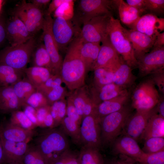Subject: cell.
Masks as SVG:
<instances>
[{"label":"cell","mask_w":164,"mask_h":164,"mask_svg":"<svg viewBox=\"0 0 164 164\" xmlns=\"http://www.w3.org/2000/svg\"><path fill=\"white\" fill-rule=\"evenodd\" d=\"M80 41L79 36L68 46L60 73L63 81L71 90L83 85L87 70L79 53Z\"/></svg>","instance_id":"6da1fadb"},{"label":"cell","mask_w":164,"mask_h":164,"mask_svg":"<svg viewBox=\"0 0 164 164\" xmlns=\"http://www.w3.org/2000/svg\"><path fill=\"white\" fill-rule=\"evenodd\" d=\"M34 145L47 164H53L65 152L69 149L67 136L59 128H46L38 134Z\"/></svg>","instance_id":"7a4b0ae2"},{"label":"cell","mask_w":164,"mask_h":164,"mask_svg":"<svg viewBox=\"0 0 164 164\" xmlns=\"http://www.w3.org/2000/svg\"><path fill=\"white\" fill-rule=\"evenodd\" d=\"M127 30L120 20L110 16L107 27L110 42L123 61L132 69L138 67V62Z\"/></svg>","instance_id":"3957f363"},{"label":"cell","mask_w":164,"mask_h":164,"mask_svg":"<svg viewBox=\"0 0 164 164\" xmlns=\"http://www.w3.org/2000/svg\"><path fill=\"white\" fill-rule=\"evenodd\" d=\"M116 8L115 0H80L77 1L72 20L80 27L91 19L113 15Z\"/></svg>","instance_id":"277c9868"},{"label":"cell","mask_w":164,"mask_h":164,"mask_svg":"<svg viewBox=\"0 0 164 164\" xmlns=\"http://www.w3.org/2000/svg\"><path fill=\"white\" fill-rule=\"evenodd\" d=\"M132 114L131 108L126 105L121 110L100 118L102 146L112 145Z\"/></svg>","instance_id":"5b68a950"},{"label":"cell","mask_w":164,"mask_h":164,"mask_svg":"<svg viewBox=\"0 0 164 164\" xmlns=\"http://www.w3.org/2000/svg\"><path fill=\"white\" fill-rule=\"evenodd\" d=\"M36 45L35 39L33 37L24 43L6 47L0 50V64L24 71Z\"/></svg>","instance_id":"8992f818"},{"label":"cell","mask_w":164,"mask_h":164,"mask_svg":"<svg viewBox=\"0 0 164 164\" xmlns=\"http://www.w3.org/2000/svg\"><path fill=\"white\" fill-rule=\"evenodd\" d=\"M155 85L150 78L139 83L133 91L132 107L136 111H149L157 105L160 96Z\"/></svg>","instance_id":"52a82bcc"},{"label":"cell","mask_w":164,"mask_h":164,"mask_svg":"<svg viewBox=\"0 0 164 164\" xmlns=\"http://www.w3.org/2000/svg\"><path fill=\"white\" fill-rule=\"evenodd\" d=\"M13 14L21 20L32 36L42 29L45 12L32 3L22 1L16 6Z\"/></svg>","instance_id":"ba28073f"},{"label":"cell","mask_w":164,"mask_h":164,"mask_svg":"<svg viewBox=\"0 0 164 164\" xmlns=\"http://www.w3.org/2000/svg\"><path fill=\"white\" fill-rule=\"evenodd\" d=\"M81 29L71 19L68 20L60 16L53 19L52 32L59 50H67L70 44L79 36Z\"/></svg>","instance_id":"9c48e42d"},{"label":"cell","mask_w":164,"mask_h":164,"mask_svg":"<svg viewBox=\"0 0 164 164\" xmlns=\"http://www.w3.org/2000/svg\"><path fill=\"white\" fill-rule=\"evenodd\" d=\"M105 15L93 18L84 23L79 34L83 41L100 43L108 35L107 27L110 17Z\"/></svg>","instance_id":"30bf717a"},{"label":"cell","mask_w":164,"mask_h":164,"mask_svg":"<svg viewBox=\"0 0 164 164\" xmlns=\"http://www.w3.org/2000/svg\"><path fill=\"white\" fill-rule=\"evenodd\" d=\"M80 129L82 146L99 150L102 146L100 119L93 114L84 117Z\"/></svg>","instance_id":"8fae6325"},{"label":"cell","mask_w":164,"mask_h":164,"mask_svg":"<svg viewBox=\"0 0 164 164\" xmlns=\"http://www.w3.org/2000/svg\"><path fill=\"white\" fill-rule=\"evenodd\" d=\"M53 19L51 15L45 13L42 38L43 43L50 57L54 73L60 74L63 60L52 33L51 26Z\"/></svg>","instance_id":"7c38bea8"},{"label":"cell","mask_w":164,"mask_h":164,"mask_svg":"<svg viewBox=\"0 0 164 164\" xmlns=\"http://www.w3.org/2000/svg\"><path fill=\"white\" fill-rule=\"evenodd\" d=\"M156 112H157L155 108L147 112L136 111L130 116L126 121L122 130L124 134L137 141L141 139L149 118Z\"/></svg>","instance_id":"4fadbf2b"},{"label":"cell","mask_w":164,"mask_h":164,"mask_svg":"<svg viewBox=\"0 0 164 164\" xmlns=\"http://www.w3.org/2000/svg\"><path fill=\"white\" fill-rule=\"evenodd\" d=\"M137 61L139 74L142 77L164 68V47L152 49Z\"/></svg>","instance_id":"5bb4252c"},{"label":"cell","mask_w":164,"mask_h":164,"mask_svg":"<svg viewBox=\"0 0 164 164\" xmlns=\"http://www.w3.org/2000/svg\"><path fill=\"white\" fill-rule=\"evenodd\" d=\"M6 38L11 46L24 43L33 37L23 22L14 15L6 21Z\"/></svg>","instance_id":"9a60e30c"},{"label":"cell","mask_w":164,"mask_h":164,"mask_svg":"<svg viewBox=\"0 0 164 164\" xmlns=\"http://www.w3.org/2000/svg\"><path fill=\"white\" fill-rule=\"evenodd\" d=\"M101 43L102 44L93 70L103 67L114 71L122 59L111 45L108 36Z\"/></svg>","instance_id":"2e32d148"},{"label":"cell","mask_w":164,"mask_h":164,"mask_svg":"<svg viewBox=\"0 0 164 164\" xmlns=\"http://www.w3.org/2000/svg\"><path fill=\"white\" fill-rule=\"evenodd\" d=\"M135 30L152 37L156 38L164 30V19L148 13L141 16L131 27Z\"/></svg>","instance_id":"e0dca14e"},{"label":"cell","mask_w":164,"mask_h":164,"mask_svg":"<svg viewBox=\"0 0 164 164\" xmlns=\"http://www.w3.org/2000/svg\"><path fill=\"white\" fill-rule=\"evenodd\" d=\"M111 145L114 154L125 155L133 160L139 157L144 153L137 141L124 134L116 138Z\"/></svg>","instance_id":"ac0fdd59"},{"label":"cell","mask_w":164,"mask_h":164,"mask_svg":"<svg viewBox=\"0 0 164 164\" xmlns=\"http://www.w3.org/2000/svg\"><path fill=\"white\" fill-rule=\"evenodd\" d=\"M127 32L135 57L138 60L152 48L156 37H152L131 29H127Z\"/></svg>","instance_id":"d6986e66"},{"label":"cell","mask_w":164,"mask_h":164,"mask_svg":"<svg viewBox=\"0 0 164 164\" xmlns=\"http://www.w3.org/2000/svg\"><path fill=\"white\" fill-rule=\"evenodd\" d=\"M34 130L26 129L10 123L3 125L1 137L5 140L17 142H29L36 134Z\"/></svg>","instance_id":"ffe728a7"},{"label":"cell","mask_w":164,"mask_h":164,"mask_svg":"<svg viewBox=\"0 0 164 164\" xmlns=\"http://www.w3.org/2000/svg\"><path fill=\"white\" fill-rule=\"evenodd\" d=\"M22 104L11 86L0 87V111L3 114L11 113L20 110Z\"/></svg>","instance_id":"44dd1931"},{"label":"cell","mask_w":164,"mask_h":164,"mask_svg":"<svg viewBox=\"0 0 164 164\" xmlns=\"http://www.w3.org/2000/svg\"><path fill=\"white\" fill-rule=\"evenodd\" d=\"M130 97L128 92L109 100L102 101L97 105L93 114L100 119L117 111L126 105Z\"/></svg>","instance_id":"7402d4cb"},{"label":"cell","mask_w":164,"mask_h":164,"mask_svg":"<svg viewBox=\"0 0 164 164\" xmlns=\"http://www.w3.org/2000/svg\"><path fill=\"white\" fill-rule=\"evenodd\" d=\"M1 140L5 164L13 162H19L29 147V142H13L2 138Z\"/></svg>","instance_id":"603a6c76"},{"label":"cell","mask_w":164,"mask_h":164,"mask_svg":"<svg viewBox=\"0 0 164 164\" xmlns=\"http://www.w3.org/2000/svg\"><path fill=\"white\" fill-rule=\"evenodd\" d=\"M136 79L132 72L131 68L122 59L114 71L113 83L127 89L134 84Z\"/></svg>","instance_id":"cb8c5ba5"},{"label":"cell","mask_w":164,"mask_h":164,"mask_svg":"<svg viewBox=\"0 0 164 164\" xmlns=\"http://www.w3.org/2000/svg\"><path fill=\"white\" fill-rule=\"evenodd\" d=\"M115 1L120 21L131 28L142 14L123 0H115Z\"/></svg>","instance_id":"d4e9b609"},{"label":"cell","mask_w":164,"mask_h":164,"mask_svg":"<svg viewBox=\"0 0 164 164\" xmlns=\"http://www.w3.org/2000/svg\"><path fill=\"white\" fill-rule=\"evenodd\" d=\"M80 39L79 53L81 57L87 70L93 69L100 48V43L85 42Z\"/></svg>","instance_id":"484cf974"},{"label":"cell","mask_w":164,"mask_h":164,"mask_svg":"<svg viewBox=\"0 0 164 164\" xmlns=\"http://www.w3.org/2000/svg\"><path fill=\"white\" fill-rule=\"evenodd\" d=\"M154 137L164 138V118L157 112L149 118L141 139L145 140Z\"/></svg>","instance_id":"4316f807"},{"label":"cell","mask_w":164,"mask_h":164,"mask_svg":"<svg viewBox=\"0 0 164 164\" xmlns=\"http://www.w3.org/2000/svg\"><path fill=\"white\" fill-rule=\"evenodd\" d=\"M26 77L36 89L45 83L54 74L51 70L46 68L30 67L24 71Z\"/></svg>","instance_id":"83f0119b"},{"label":"cell","mask_w":164,"mask_h":164,"mask_svg":"<svg viewBox=\"0 0 164 164\" xmlns=\"http://www.w3.org/2000/svg\"><path fill=\"white\" fill-rule=\"evenodd\" d=\"M29 62L31 63V67L47 68L52 70L54 73L50 57L43 43L36 45Z\"/></svg>","instance_id":"f1b7e54d"},{"label":"cell","mask_w":164,"mask_h":164,"mask_svg":"<svg viewBox=\"0 0 164 164\" xmlns=\"http://www.w3.org/2000/svg\"><path fill=\"white\" fill-rule=\"evenodd\" d=\"M24 71L0 64V87L11 86L22 79Z\"/></svg>","instance_id":"f546056e"},{"label":"cell","mask_w":164,"mask_h":164,"mask_svg":"<svg viewBox=\"0 0 164 164\" xmlns=\"http://www.w3.org/2000/svg\"><path fill=\"white\" fill-rule=\"evenodd\" d=\"M59 128L66 136H70L75 144L81 145L80 125L73 120L65 116Z\"/></svg>","instance_id":"4dcf8cb0"},{"label":"cell","mask_w":164,"mask_h":164,"mask_svg":"<svg viewBox=\"0 0 164 164\" xmlns=\"http://www.w3.org/2000/svg\"><path fill=\"white\" fill-rule=\"evenodd\" d=\"M97 149L82 146L78 154L79 164H104L102 155Z\"/></svg>","instance_id":"1f68e13d"},{"label":"cell","mask_w":164,"mask_h":164,"mask_svg":"<svg viewBox=\"0 0 164 164\" xmlns=\"http://www.w3.org/2000/svg\"><path fill=\"white\" fill-rule=\"evenodd\" d=\"M22 106L29 97L36 89L26 77L11 85Z\"/></svg>","instance_id":"d6a6232c"},{"label":"cell","mask_w":164,"mask_h":164,"mask_svg":"<svg viewBox=\"0 0 164 164\" xmlns=\"http://www.w3.org/2000/svg\"><path fill=\"white\" fill-rule=\"evenodd\" d=\"M21 164H47L40 152L34 145H29L20 162Z\"/></svg>","instance_id":"836d02e7"},{"label":"cell","mask_w":164,"mask_h":164,"mask_svg":"<svg viewBox=\"0 0 164 164\" xmlns=\"http://www.w3.org/2000/svg\"><path fill=\"white\" fill-rule=\"evenodd\" d=\"M11 114L9 121L12 124L29 130H34L36 127L23 111L18 110L13 112Z\"/></svg>","instance_id":"e575fe53"},{"label":"cell","mask_w":164,"mask_h":164,"mask_svg":"<svg viewBox=\"0 0 164 164\" xmlns=\"http://www.w3.org/2000/svg\"><path fill=\"white\" fill-rule=\"evenodd\" d=\"M66 107L64 101L60 100L54 102L50 105V112L54 121V128L60 126L66 116Z\"/></svg>","instance_id":"d590c367"},{"label":"cell","mask_w":164,"mask_h":164,"mask_svg":"<svg viewBox=\"0 0 164 164\" xmlns=\"http://www.w3.org/2000/svg\"><path fill=\"white\" fill-rule=\"evenodd\" d=\"M94 70V79L97 88L113 83V70L103 67Z\"/></svg>","instance_id":"8d00e7d4"},{"label":"cell","mask_w":164,"mask_h":164,"mask_svg":"<svg viewBox=\"0 0 164 164\" xmlns=\"http://www.w3.org/2000/svg\"><path fill=\"white\" fill-rule=\"evenodd\" d=\"M142 150L146 153L150 154L164 150V138L154 137L145 140Z\"/></svg>","instance_id":"74e56055"},{"label":"cell","mask_w":164,"mask_h":164,"mask_svg":"<svg viewBox=\"0 0 164 164\" xmlns=\"http://www.w3.org/2000/svg\"><path fill=\"white\" fill-rule=\"evenodd\" d=\"M134 160L140 164H164V150L150 154L144 152Z\"/></svg>","instance_id":"f35d334b"},{"label":"cell","mask_w":164,"mask_h":164,"mask_svg":"<svg viewBox=\"0 0 164 164\" xmlns=\"http://www.w3.org/2000/svg\"><path fill=\"white\" fill-rule=\"evenodd\" d=\"M129 92L127 89L120 87L114 90L100 91H98L97 99L96 103L97 104L101 102L109 100L118 96L125 94Z\"/></svg>","instance_id":"ab89813d"},{"label":"cell","mask_w":164,"mask_h":164,"mask_svg":"<svg viewBox=\"0 0 164 164\" xmlns=\"http://www.w3.org/2000/svg\"><path fill=\"white\" fill-rule=\"evenodd\" d=\"M25 104H28L35 109L49 105L46 96L37 90L29 97Z\"/></svg>","instance_id":"60d3db41"},{"label":"cell","mask_w":164,"mask_h":164,"mask_svg":"<svg viewBox=\"0 0 164 164\" xmlns=\"http://www.w3.org/2000/svg\"><path fill=\"white\" fill-rule=\"evenodd\" d=\"M62 82L61 77L59 74H53L45 83L38 87L36 90L45 95L53 88L61 86Z\"/></svg>","instance_id":"b9f144b4"},{"label":"cell","mask_w":164,"mask_h":164,"mask_svg":"<svg viewBox=\"0 0 164 164\" xmlns=\"http://www.w3.org/2000/svg\"><path fill=\"white\" fill-rule=\"evenodd\" d=\"M145 12L156 15L164 13V0H145Z\"/></svg>","instance_id":"7bdbcfd3"},{"label":"cell","mask_w":164,"mask_h":164,"mask_svg":"<svg viewBox=\"0 0 164 164\" xmlns=\"http://www.w3.org/2000/svg\"><path fill=\"white\" fill-rule=\"evenodd\" d=\"M73 2V0H70L60 6L54 12V17L60 16L68 20L71 19L74 13L72 11Z\"/></svg>","instance_id":"ee69618b"},{"label":"cell","mask_w":164,"mask_h":164,"mask_svg":"<svg viewBox=\"0 0 164 164\" xmlns=\"http://www.w3.org/2000/svg\"><path fill=\"white\" fill-rule=\"evenodd\" d=\"M78 154L69 149L63 153L53 164H79Z\"/></svg>","instance_id":"f6af8a7d"},{"label":"cell","mask_w":164,"mask_h":164,"mask_svg":"<svg viewBox=\"0 0 164 164\" xmlns=\"http://www.w3.org/2000/svg\"><path fill=\"white\" fill-rule=\"evenodd\" d=\"M164 68L159 69L150 74V78L158 87L159 91L163 94H164Z\"/></svg>","instance_id":"bcb514c9"},{"label":"cell","mask_w":164,"mask_h":164,"mask_svg":"<svg viewBox=\"0 0 164 164\" xmlns=\"http://www.w3.org/2000/svg\"><path fill=\"white\" fill-rule=\"evenodd\" d=\"M64 92V89L61 86L53 88L45 96L49 105H50L54 102L60 100Z\"/></svg>","instance_id":"7dc6e473"},{"label":"cell","mask_w":164,"mask_h":164,"mask_svg":"<svg viewBox=\"0 0 164 164\" xmlns=\"http://www.w3.org/2000/svg\"><path fill=\"white\" fill-rule=\"evenodd\" d=\"M67 116L73 120L79 125L81 124L82 118L79 114L71 99L68 101L66 107Z\"/></svg>","instance_id":"c3c4849f"},{"label":"cell","mask_w":164,"mask_h":164,"mask_svg":"<svg viewBox=\"0 0 164 164\" xmlns=\"http://www.w3.org/2000/svg\"><path fill=\"white\" fill-rule=\"evenodd\" d=\"M50 105H47L36 109L38 127L42 128L44 121L50 112Z\"/></svg>","instance_id":"681fc988"},{"label":"cell","mask_w":164,"mask_h":164,"mask_svg":"<svg viewBox=\"0 0 164 164\" xmlns=\"http://www.w3.org/2000/svg\"><path fill=\"white\" fill-rule=\"evenodd\" d=\"M22 108L23 111L30 121L36 127H38V123L36 116V110L32 107L24 104Z\"/></svg>","instance_id":"f907efd6"},{"label":"cell","mask_w":164,"mask_h":164,"mask_svg":"<svg viewBox=\"0 0 164 164\" xmlns=\"http://www.w3.org/2000/svg\"><path fill=\"white\" fill-rule=\"evenodd\" d=\"M121 155V156L119 157L109 159L104 162V164H138L137 162L132 159L125 155Z\"/></svg>","instance_id":"816d5d0a"},{"label":"cell","mask_w":164,"mask_h":164,"mask_svg":"<svg viewBox=\"0 0 164 164\" xmlns=\"http://www.w3.org/2000/svg\"><path fill=\"white\" fill-rule=\"evenodd\" d=\"M79 114L83 118V109L87 99L80 95H78L71 99Z\"/></svg>","instance_id":"f5cc1de1"},{"label":"cell","mask_w":164,"mask_h":164,"mask_svg":"<svg viewBox=\"0 0 164 164\" xmlns=\"http://www.w3.org/2000/svg\"><path fill=\"white\" fill-rule=\"evenodd\" d=\"M70 0H53L48 5L47 10L45 12L46 14L51 15L60 6L63 4L69 2Z\"/></svg>","instance_id":"db71d44e"},{"label":"cell","mask_w":164,"mask_h":164,"mask_svg":"<svg viewBox=\"0 0 164 164\" xmlns=\"http://www.w3.org/2000/svg\"><path fill=\"white\" fill-rule=\"evenodd\" d=\"M6 20L3 15H0V47L7 39L6 31Z\"/></svg>","instance_id":"11a10c76"},{"label":"cell","mask_w":164,"mask_h":164,"mask_svg":"<svg viewBox=\"0 0 164 164\" xmlns=\"http://www.w3.org/2000/svg\"><path fill=\"white\" fill-rule=\"evenodd\" d=\"M125 2L128 5L138 10L142 14L145 12V0H127Z\"/></svg>","instance_id":"9f6ffc18"},{"label":"cell","mask_w":164,"mask_h":164,"mask_svg":"<svg viewBox=\"0 0 164 164\" xmlns=\"http://www.w3.org/2000/svg\"><path fill=\"white\" fill-rule=\"evenodd\" d=\"M164 47V32L157 34L152 49H155Z\"/></svg>","instance_id":"6f0895ef"},{"label":"cell","mask_w":164,"mask_h":164,"mask_svg":"<svg viewBox=\"0 0 164 164\" xmlns=\"http://www.w3.org/2000/svg\"><path fill=\"white\" fill-rule=\"evenodd\" d=\"M51 1L50 0H32L29 2L44 12V8L47 5H49Z\"/></svg>","instance_id":"680465c9"},{"label":"cell","mask_w":164,"mask_h":164,"mask_svg":"<svg viewBox=\"0 0 164 164\" xmlns=\"http://www.w3.org/2000/svg\"><path fill=\"white\" fill-rule=\"evenodd\" d=\"M54 120L49 112L44 121L42 128H54Z\"/></svg>","instance_id":"91938a15"},{"label":"cell","mask_w":164,"mask_h":164,"mask_svg":"<svg viewBox=\"0 0 164 164\" xmlns=\"http://www.w3.org/2000/svg\"><path fill=\"white\" fill-rule=\"evenodd\" d=\"M156 108L158 114L162 117L164 118V100L162 97H160L159 101L156 105Z\"/></svg>","instance_id":"94428289"},{"label":"cell","mask_w":164,"mask_h":164,"mask_svg":"<svg viewBox=\"0 0 164 164\" xmlns=\"http://www.w3.org/2000/svg\"><path fill=\"white\" fill-rule=\"evenodd\" d=\"M3 124H0V164H5L4 151L2 144L1 135Z\"/></svg>","instance_id":"6125c7cd"},{"label":"cell","mask_w":164,"mask_h":164,"mask_svg":"<svg viewBox=\"0 0 164 164\" xmlns=\"http://www.w3.org/2000/svg\"><path fill=\"white\" fill-rule=\"evenodd\" d=\"M6 164H21L20 163L16 162H11Z\"/></svg>","instance_id":"be15d7a7"}]
</instances>
